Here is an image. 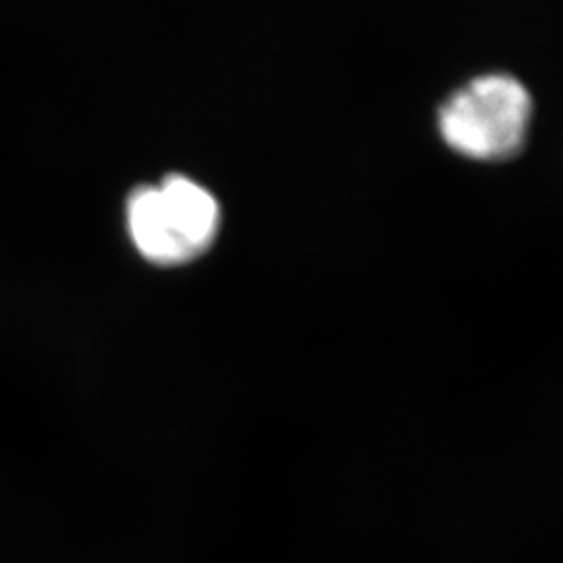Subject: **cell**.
<instances>
[{
  "label": "cell",
  "mask_w": 563,
  "mask_h": 563,
  "mask_svg": "<svg viewBox=\"0 0 563 563\" xmlns=\"http://www.w3.org/2000/svg\"><path fill=\"white\" fill-rule=\"evenodd\" d=\"M128 232L146 262L174 267L199 260L222 223L218 199L180 174L136 188L125 207Z\"/></svg>",
  "instance_id": "obj_1"
},
{
  "label": "cell",
  "mask_w": 563,
  "mask_h": 563,
  "mask_svg": "<svg viewBox=\"0 0 563 563\" xmlns=\"http://www.w3.org/2000/svg\"><path fill=\"white\" fill-rule=\"evenodd\" d=\"M532 101L509 76L470 81L444 102L439 128L444 142L472 159L501 162L522 151Z\"/></svg>",
  "instance_id": "obj_2"
}]
</instances>
